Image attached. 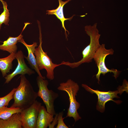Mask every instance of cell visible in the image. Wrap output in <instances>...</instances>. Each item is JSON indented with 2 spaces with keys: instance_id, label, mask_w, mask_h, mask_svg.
<instances>
[{
  "instance_id": "1",
  "label": "cell",
  "mask_w": 128,
  "mask_h": 128,
  "mask_svg": "<svg viewBox=\"0 0 128 128\" xmlns=\"http://www.w3.org/2000/svg\"><path fill=\"white\" fill-rule=\"evenodd\" d=\"M20 77V83L14 94V102L10 107H17L22 110L30 106L38 96L25 75H21Z\"/></svg>"
},
{
  "instance_id": "2",
  "label": "cell",
  "mask_w": 128,
  "mask_h": 128,
  "mask_svg": "<svg viewBox=\"0 0 128 128\" xmlns=\"http://www.w3.org/2000/svg\"><path fill=\"white\" fill-rule=\"evenodd\" d=\"M97 23H95L92 26L87 25L85 27L86 33L90 37V42L89 44L82 51V58L81 60L73 63L63 61L61 62L62 65L74 68L78 67L82 63L92 62L97 50L100 45L99 39L101 35L97 28Z\"/></svg>"
},
{
  "instance_id": "3",
  "label": "cell",
  "mask_w": 128,
  "mask_h": 128,
  "mask_svg": "<svg viewBox=\"0 0 128 128\" xmlns=\"http://www.w3.org/2000/svg\"><path fill=\"white\" fill-rule=\"evenodd\" d=\"M79 89L78 84L70 79L68 80L66 82L60 83L57 88L58 90L65 91L68 94L70 104L66 117H72L75 122L81 119L77 111L80 104L76 98Z\"/></svg>"
},
{
  "instance_id": "4",
  "label": "cell",
  "mask_w": 128,
  "mask_h": 128,
  "mask_svg": "<svg viewBox=\"0 0 128 128\" xmlns=\"http://www.w3.org/2000/svg\"><path fill=\"white\" fill-rule=\"evenodd\" d=\"M82 86L87 91L91 93H95L97 95L98 101L96 106V109L102 113L105 111V104L106 102L109 101H113L117 103H120L121 101H115L113 99L114 98H119L120 97L117 95L118 94L121 95L124 91H128V82L126 79L124 80L122 86H119L118 90L114 91L104 92L94 90L85 84H82Z\"/></svg>"
},
{
  "instance_id": "5",
  "label": "cell",
  "mask_w": 128,
  "mask_h": 128,
  "mask_svg": "<svg viewBox=\"0 0 128 128\" xmlns=\"http://www.w3.org/2000/svg\"><path fill=\"white\" fill-rule=\"evenodd\" d=\"M38 24L40 32V44L38 46L35 48L34 55L36 56V63L39 70L45 69L47 73V78L50 80H52L54 78V69L56 67L61 65L62 64H57L53 63L51 59L47 55V53L45 52L43 50L41 28L40 24Z\"/></svg>"
},
{
  "instance_id": "6",
  "label": "cell",
  "mask_w": 128,
  "mask_h": 128,
  "mask_svg": "<svg viewBox=\"0 0 128 128\" xmlns=\"http://www.w3.org/2000/svg\"><path fill=\"white\" fill-rule=\"evenodd\" d=\"M37 84L39 88L37 93L38 96L42 100L45 105L47 111L55 115L54 102L59 96L58 94L52 90H49L47 87L49 84L48 80L39 76L37 78Z\"/></svg>"
},
{
  "instance_id": "7",
  "label": "cell",
  "mask_w": 128,
  "mask_h": 128,
  "mask_svg": "<svg viewBox=\"0 0 128 128\" xmlns=\"http://www.w3.org/2000/svg\"><path fill=\"white\" fill-rule=\"evenodd\" d=\"M114 52V51L112 48L106 49L104 44L100 45L96 52L93 59L98 69V73L96 76L99 83L100 81V75L101 74L104 75L108 73H113L114 74V76L116 79L121 72L113 68L109 69L105 65V61L106 57L108 55H113Z\"/></svg>"
},
{
  "instance_id": "8",
  "label": "cell",
  "mask_w": 128,
  "mask_h": 128,
  "mask_svg": "<svg viewBox=\"0 0 128 128\" xmlns=\"http://www.w3.org/2000/svg\"><path fill=\"white\" fill-rule=\"evenodd\" d=\"M42 104L37 100L29 107L22 110L20 120L22 128H36L37 118Z\"/></svg>"
},
{
  "instance_id": "9",
  "label": "cell",
  "mask_w": 128,
  "mask_h": 128,
  "mask_svg": "<svg viewBox=\"0 0 128 128\" xmlns=\"http://www.w3.org/2000/svg\"><path fill=\"white\" fill-rule=\"evenodd\" d=\"M24 55L21 50L15 53V58L17 61L18 64L16 69L12 73L7 75L5 77V83H8L15 76L18 74L22 75L27 74L30 75L35 73V72L29 68L25 63Z\"/></svg>"
},
{
  "instance_id": "10",
  "label": "cell",
  "mask_w": 128,
  "mask_h": 128,
  "mask_svg": "<svg viewBox=\"0 0 128 128\" xmlns=\"http://www.w3.org/2000/svg\"><path fill=\"white\" fill-rule=\"evenodd\" d=\"M18 42H20L23 44L25 46L27 50L28 55L27 57L24 56V57L27 59L28 63L32 68L35 70L39 76L43 78H45V77L42 76L38 68L36 57L34 55L35 48L38 46L37 43L36 42H34L32 45H28L25 42L23 38L19 40Z\"/></svg>"
},
{
  "instance_id": "11",
  "label": "cell",
  "mask_w": 128,
  "mask_h": 128,
  "mask_svg": "<svg viewBox=\"0 0 128 128\" xmlns=\"http://www.w3.org/2000/svg\"><path fill=\"white\" fill-rule=\"evenodd\" d=\"M54 115L48 112L45 107L41 106L37 120L36 128H46L53 121Z\"/></svg>"
},
{
  "instance_id": "12",
  "label": "cell",
  "mask_w": 128,
  "mask_h": 128,
  "mask_svg": "<svg viewBox=\"0 0 128 128\" xmlns=\"http://www.w3.org/2000/svg\"><path fill=\"white\" fill-rule=\"evenodd\" d=\"M29 24L30 23L28 22L25 23V26L20 34L15 37H9L6 40L3 42L2 44L0 45V50L7 51L10 54L16 53L17 49L16 44L19 40L23 38L22 33L27 25Z\"/></svg>"
},
{
  "instance_id": "13",
  "label": "cell",
  "mask_w": 128,
  "mask_h": 128,
  "mask_svg": "<svg viewBox=\"0 0 128 128\" xmlns=\"http://www.w3.org/2000/svg\"><path fill=\"white\" fill-rule=\"evenodd\" d=\"M71 0H67L65 1H63L62 0H58L59 2V5L58 8L55 9L50 10H47V12L46 14L48 15H55L56 17L59 19L61 21L62 24V27L65 30V34L66 38L67 39L68 36L66 31H68L67 30L64 26V22L65 20H71L72 18L74 15L71 17L68 18H65L64 16L63 11V7L64 5L66 3Z\"/></svg>"
},
{
  "instance_id": "14",
  "label": "cell",
  "mask_w": 128,
  "mask_h": 128,
  "mask_svg": "<svg viewBox=\"0 0 128 128\" xmlns=\"http://www.w3.org/2000/svg\"><path fill=\"white\" fill-rule=\"evenodd\" d=\"M20 119V113L15 114L6 119H0V128H22Z\"/></svg>"
},
{
  "instance_id": "15",
  "label": "cell",
  "mask_w": 128,
  "mask_h": 128,
  "mask_svg": "<svg viewBox=\"0 0 128 128\" xmlns=\"http://www.w3.org/2000/svg\"><path fill=\"white\" fill-rule=\"evenodd\" d=\"M15 53H13L5 58H0V70L3 77L10 72L13 68L12 62L15 59Z\"/></svg>"
},
{
  "instance_id": "16",
  "label": "cell",
  "mask_w": 128,
  "mask_h": 128,
  "mask_svg": "<svg viewBox=\"0 0 128 128\" xmlns=\"http://www.w3.org/2000/svg\"><path fill=\"white\" fill-rule=\"evenodd\" d=\"M22 110L17 107H8L5 106L0 108V119H7L14 114L20 113Z\"/></svg>"
},
{
  "instance_id": "17",
  "label": "cell",
  "mask_w": 128,
  "mask_h": 128,
  "mask_svg": "<svg viewBox=\"0 0 128 128\" xmlns=\"http://www.w3.org/2000/svg\"><path fill=\"white\" fill-rule=\"evenodd\" d=\"M2 2L4 9L3 12L0 15V29L3 23L6 25L8 24L9 21V10L7 8V5L6 2L3 0H0Z\"/></svg>"
},
{
  "instance_id": "18",
  "label": "cell",
  "mask_w": 128,
  "mask_h": 128,
  "mask_svg": "<svg viewBox=\"0 0 128 128\" xmlns=\"http://www.w3.org/2000/svg\"><path fill=\"white\" fill-rule=\"evenodd\" d=\"M16 88H14L8 94L0 97V108L9 105L10 101L13 99V95Z\"/></svg>"
},
{
  "instance_id": "19",
  "label": "cell",
  "mask_w": 128,
  "mask_h": 128,
  "mask_svg": "<svg viewBox=\"0 0 128 128\" xmlns=\"http://www.w3.org/2000/svg\"><path fill=\"white\" fill-rule=\"evenodd\" d=\"M64 114L63 111L57 114V125L56 128H69L65 124L63 116Z\"/></svg>"
},
{
  "instance_id": "20",
  "label": "cell",
  "mask_w": 128,
  "mask_h": 128,
  "mask_svg": "<svg viewBox=\"0 0 128 128\" xmlns=\"http://www.w3.org/2000/svg\"><path fill=\"white\" fill-rule=\"evenodd\" d=\"M58 114H56L55 118H54V119L52 122V123H51L49 128H54V126L57 123V115Z\"/></svg>"
}]
</instances>
